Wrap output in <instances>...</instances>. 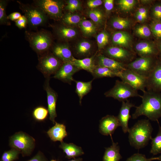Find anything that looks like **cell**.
<instances>
[{
	"label": "cell",
	"mask_w": 161,
	"mask_h": 161,
	"mask_svg": "<svg viewBox=\"0 0 161 161\" xmlns=\"http://www.w3.org/2000/svg\"><path fill=\"white\" fill-rule=\"evenodd\" d=\"M141 104L135 106V110L132 114V118L134 119L144 115L149 120L158 121L161 117V92L147 90L140 97Z\"/></svg>",
	"instance_id": "6da1fadb"
},
{
	"label": "cell",
	"mask_w": 161,
	"mask_h": 161,
	"mask_svg": "<svg viewBox=\"0 0 161 161\" xmlns=\"http://www.w3.org/2000/svg\"><path fill=\"white\" fill-rule=\"evenodd\" d=\"M153 130L149 119L138 121L128 131L130 145L137 149L145 147L152 138Z\"/></svg>",
	"instance_id": "7a4b0ae2"
},
{
	"label": "cell",
	"mask_w": 161,
	"mask_h": 161,
	"mask_svg": "<svg viewBox=\"0 0 161 161\" xmlns=\"http://www.w3.org/2000/svg\"><path fill=\"white\" fill-rule=\"evenodd\" d=\"M104 95L106 97H112L119 101L123 102L127 100L128 98L139 97L138 90L128 84L122 80H116L114 86L106 92Z\"/></svg>",
	"instance_id": "3957f363"
},
{
	"label": "cell",
	"mask_w": 161,
	"mask_h": 161,
	"mask_svg": "<svg viewBox=\"0 0 161 161\" xmlns=\"http://www.w3.org/2000/svg\"><path fill=\"white\" fill-rule=\"evenodd\" d=\"M158 57H140L126 64V67L147 78L155 66Z\"/></svg>",
	"instance_id": "277c9868"
},
{
	"label": "cell",
	"mask_w": 161,
	"mask_h": 161,
	"mask_svg": "<svg viewBox=\"0 0 161 161\" xmlns=\"http://www.w3.org/2000/svg\"><path fill=\"white\" fill-rule=\"evenodd\" d=\"M64 62L53 54L46 53L40 57L38 69L46 78H50L59 69Z\"/></svg>",
	"instance_id": "5b68a950"
},
{
	"label": "cell",
	"mask_w": 161,
	"mask_h": 161,
	"mask_svg": "<svg viewBox=\"0 0 161 161\" xmlns=\"http://www.w3.org/2000/svg\"><path fill=\"white\" fill-rule=\"evenodd\" d=\"M28 40L33 49L41 55L46 53L52 43L50 36L47 32H27Z\"/></svg>",
	"instance_id": "8992f818"
},
{
	"label": "cell",
	"mask_w": 161,
	"mask_h": 161,
	"mask_svg": "<svg viewBox=\"0 0 161 161\" xmlns=\"http://www.w3.org/2000/svg\"><path fill=\"white\" fill-rule=\"evenodd\" d=\"M10 145L21 152L23 156L29 155L33 148L34 140L22 132L16 133L10 140Z\"/></svg>",
	"instance_id": "52a82bcc"
},
{
	"label": "cell",
	"mask_w": 161,
	"mask_h": 161,
	"mask_svg": "<svg viewBox=\"0 0 161 161\" xmlns=\"http://www.w3.org/2000/svg\"><path fill=\"white\" fill-rule=\"evenodd\" d=\"M19 6L31 26L38 27L43 24L47 20V15L38 7L20 3Z\"/></svg>",
	"instance_id": "ba28073f"
},
{
	"label": "cell",
	"mask_w": 161,
	"mask_h": 161,
	"mask_svg": "<svg viewBox=\"0 0 161 161\" xmlns=\"http://www.w3.org/2000/svg\"><path fill=\"white\" fill-rule=\"evenodd\" d=\"M118 77L121 80L137 90L145 92L147 85V78L128 69L120 72Z\"/></svg>",
	"instance_id": "9c48e42d"
},
{
	"label": "cell",
	"mask_w": 161,
	"mask_h": 161,
	"mask_svg": "<svg viewBox=\"0 0 161 161\" xmlns=\"http://www.w3.org/2000/svg\"><path fill=\"white\" fill-rule=\"evenodd\" d=\"M35 2L37 7L46 15L56 18L61 17L63 4L61 2L54 0H38Z\"/></svg>",
	"instance_id": "30bf717a"
},
{
	"label": "cell",
	"mask_w": 161,
	"mask_h": 161,
	"mask_svg": "<svg viewBox=\"0 0 161 161\" xmlns=\"http://www.w3.org/2000/svg\"><path fill=\"white\" fill-rule=\"evenodd\" d=\"M106 56L126 64L132 61L134 55L122 47H110L105 51Z\"/></svg>",
	"instance_id": "8fae6325"
},
{
	"label": "cell",
	"mask_w": 161,
	"mask_h": 161,
	"mask_svg": "<svg viewBox=\"0 0 161 161\" xmlns=\"http://www.w3.org/2000/svg\"><path fill=\"white\" fill-rule=\"evenodd\" d=\"M147 90L161 92V58L158 57L156 64L147 78Z\"/></svg>",
	"instance_id": "7c38bea8"
},
{
	"label": "cell",
	"mask_w": 161,
	"mask_h": 161,
	"mask_svg": "<svg viewBox=\"0 0 161 161\" xmlns=\"http://www.w3.org/2000/svg\"><path fill=\"white\" fill-rule=\"evenodd\" d=\"M80 70L70 61L64 62L53 78L71 85L75 80L73 77V75Z\"/></svg>",
	"instance_id": "4fadbf2b"
},
{
	"label": "cell",
	"mask_w": 161,
	"mask_h": 161,
	"mask_svg": "<svg viewBox=\"0 0 161 161\" xmlns=\"http://www.w3.org/2000/svg\"><path fill=\"white\" fill-rule=\"evenodd\" d=\"M50 78H46L44 85V88L47 94L48 110L50 120L53 123L55 122V118L57 117L56 107L58 94L49 85Z\"/></svg>",
	"instance_id": "5bb4252c"
},
{
	"label": "cell",
	"mask_w": 161,
	"mask_h": 161,
	"mask_svg": "<svg viewBox=\"0 0 161 161\" xmlns=\"http://www.w3.org/2000/svg\"><path fill=\"white\" fill-rule=\"evenodd\" d=\"M120 126L117 117L107 115L102 117L100 121L99 131L102 135H112L117 128Z\"/></svg>",
	"instance_id": "9a60e30c"
},
{
	"label": "cell",
	"mask_w": 161,
	"mask_h": 161,
	"mask_svg": "<svg viewBox=\"0 0 161 161\" xmlns=\"http://www.w3.org/2000/svg\"><path fill=\"white\" fill-rule=\"evenodd\" d=\"M134 49L140 57H158V52L155 41H140L136 44Z\"/></svg>",
	"instance_id": "2e32d148"
},
{
	"label": "cell",
	"mask_w": 161,
	"mask_h": 161,
	"mask_svg": "<svg viewBox=\"0 0 161 161\" xmlns=\"http://www.w3.org/2000/svg\"><path fill=\"white\" fill-rule=\"evenodd\" d=\"M122 102L121 106L117 117L123 132L126 133L128 132L129 129L128 122L131 117L130 115V110L131 108L135 106L128 100Z\"/></svg>",
	"instance_id": "e0dca14e"
},
{
	"label": "cell",
	"mask_w": 161,
	"mask_h": 161,
	"mask_svg": "<svg viewBox=\"0 0 161 161\" xmlns=\"http://www.w3.org/2000/svg\"><path fill=\"white\" fill-rule=\"evenodd\" d=\"M96 66L106 67L115 71L120 72L126 69V64L100 54L95 58Z\"/></svg>",
	"instance_id": "ac0fdd59"
},
{
	"label": "cell",
	"mask_w": 161,
	"mask_h": 161,
	"mask_svg": "<svg viewBox=\"0 0 161 161\" xmlns=\"http://www.w3.org/2000/svg\"><path fill=\"white\" fill-rule=\"evenodd\" d=\"M95 56L94 55L82 59H77L74 57L70 61L79 69L85 70L92 74L96 66Z\"/></svg>",
	"instance_id": "d6986e66"
},
{
	"label": "cell",
	"mask_w": 161,
	"mask_h": 161,
	"mask_svg": "<svg viewBox=\"0 0 161 161\" xmlns=\"http://www.w3.org/2000/svg\"><path fill=\"white\" fill-rule=\"evenodd\" d=\"M55 123V125L49 129L47 134L52 141L61 142L67 135L66 126L63 124Z\"/></svg>",
	"instance_id": "ffe728a7"
},
{
	"label": "cell",
	"mask_w": 161,
	"mask_h": 161,
	"mask_svg": "<svg viewBox=\"0 0 161 161\" xmlns=\"http://www.w3.org/2000/svg\"><path fill=\"white\" fill-rule=\"evenodd\" d=\"M132 41L131 35L127 32L119 31L114 32L112 36V41L115 45L128 48Z\"/></svg>",
	"instance_id": "44dd1931"
},
{
	"label": "cell",
	"mask_w": 161,
	"mask_h": 161,
	"mask_svg": "<svg viewBox=\"0 0 161 161\" xmlns=\"http://www.w3.org/2000/svg\"><path fill=\"white\" fill-rule=\"evenodd\" d=\"M60 147L63 149L66 154V157L69 159L75 158L84 154L81 147L73 143H67L63 141L61 142Z\"/></svg>",
	"instance_id": "7402d4cb"
},
{
	"label": "cell",
	"mask_w": 161,
	"mask_h": 161,
	"mask_svg": "<svg viewBox=\"0 0 161 161\" xmlns=\"http://www.w3.org/2000/svg\"><path fill=\"white\" fill-rule=\"evenodd\" d=\"M52 51L53 54L64 63L70 61L74 57L70 49L65 45L56 46Z\"/></svg>",
	"instance_id": "603a6c76"
},
{
	"label": "cell",
	"mask_w": 161,
	"mask_h": 161,
	"mask_svg": "<svg viewBox=\"0 0 161 161\" xmlns=\"http://www.w3.org/2000/svg\"><path fill=\"white\" fill-rule=\"evenodd\" d=\"M112 144L110 147L105 148L103 161H119L122 158L118 143L113 142L112 140Z\"/></svg>",
	"instance_id": "cb8c5ba5"
},
{
	"label": "cell",
	"mask_w": 161,
	"mask_h": 161,
	"mask_svg": "<svg viewBox=\"0 0 161 161\" xmlns=\"http://www.w3.org/2000/svg\"><path fill=\"white\" fill-rule=\"evenodd\" d=\"M88 82H83L75 80L76 83L75 92L79 98V102L81 104V101L83 97L89 93L92 88L93 80Z\"/></svg>",
	"instance_id": "d4e9b609"
},
{
	"label": "cell",
	"mask_w": 161,
	"mask_h": 161,
	"mask_svg": "<svg viewBox=\"0 0 161 161\" xmlns=\"http://www.w3.org/2000/svg\"><path fill=\"white\" fill-rule=\"evenodd\" d=\"M119 72L106 67L96 66L91 74L95 79L103 77H118Z\"/></svg>",
	"instance_id": "484cf974"
},
{
	"label": "cell",
	"mask_w": 161,
	"mask_h": 161,
	"mask_svg": "<svg viewBox=\"0 0 161 161\" xmlns=\"http://www.w3.org/2000/svg\"><path fill=\"white\" fill-rule=\"evenodd\" d=\"M151 153L156 155L161 153V127L159 125V129L156 136L151 139Z\"/></svg>",
	"instance_id": "4316f807"
},
{
	"label": "cell",
	"mask_w": 161,
	"mask_h": 161,
	"mask_svg": "<svg viewBox=\"0 0 161 161\" xmlns=\"http://www.w3.org/2000/svg\"><path fill=\"white\" fill-rule=\"evenodd\" d=\"M131 22L127 18L120 17L114 18L111 21L113 27L118 30H123L129 28L130 26Z\"/></svg>",
	"instance_id": "83f0119b"
},
{
	"label": "cell",
	"mask_w": 161,
	"mask_h": 161,
	"mask_svg": "<svg viewBox=\"0 0 161 161\" xmlns=\"http://www.w3.org/2000/svg\"><path fill=\"white\" fill-rule=\"evenodd\" d=\"M79 26L85 35H90L95 33L96 27L92 22L89 20L81 21Z\"/></svg>",
	"instance_id": "f1b7e54d"
},
{
	"label": "cell",
	"mask_w": 161,
	"mask_h": 161,
	"mask_svg": "<svg viewBox=\"0 0 161 161\" xmlns=\"http://www.w3.org/2000/svg\"><path fill=\"white\" fill-rule=\"evenodd\" d=\"M134 32L137 36L142 38H148L152 35L150 27L145 24L137 26L134 28Z\"/></svg>",
	"instance_id": "f546056e"
},
{
	"label": "cell",
	"mask_w": 161,
	"mask_h": 161,
	"mask_svg": "<svg viewBox=\"0 0 161 161\" xmlns=\"http://www.w3.org/2000/svg\"><path fill=\"white\" fill-rule=\"evenodd\" d=\"M150 14L152 20L161 21V1L155 3L152 5Z\"/></svg>",
	"instance_id": "4dcf8cb0"
},
{
	"label": "cell",
	"mask_w": 161,
	"mask_h": 161,
	"mask_svg": "<svg viewBox=\"0 0 161 161\" xmlns=\"http://www.w3.org/2000/svg\"><path fill=\"white\" fill-rule=\"evenodd\" d=\"M49 113L48 109L43 106H38L33 110L32 115L34 118L38 121H42L46 119Z\"/></svg>",
	"instance_id": "1f68e13d"
},
{
	"label": "cell",
	"mask_w": 161,
	"mask_h": 161,
	"mask_svg": "<svg viewBox=\"0 0 161 161\" xmlns=\"http://www.w3.org/2000/svg\"><path fill=\"white\" fill-rule=\"evenodd\" d=\"M149 27L155 40L161 39V21L152 20Z\"/></svg>",
	"instance_id": "d6a6232c"
},
{
	"label": "cell",
	"mask_w": 161,
	"mask_h": 161,
	"mask_svg": "<svg viewBox=\"0 0 161 161\" xmlns=\"http://www.w3.org/2000/svg\"><path fill=\"white\" fill-rule=\"evenodd\" d=\"M137 2L135 0H120L117 4L120 9L125 12H128L134 7Z\"/></svg>",
	"instance_id": "836d02e7"
},
{
	"label": "cell",
	"mask_w": 161,
	"mask_h": 161,
	"mask_svg": "<svg viewBox=\"0 0 161 161\" xmlns=\"http://www.w3.org/2000/svg\"><path fill=\"white\" fill-rule=\"evenodd\" d=\"M58 35L62 38L65 39L72 38L76 36V31L74 29L68 27H62L58 30Z\"/></svg>",
	"instance_id": "e575fe53"
},
{
	"label": "cell",
	"mask_w": 161,
	"mask_h": 161,
	"mask_svg": "<svg viewBox=\"0 0 161 161\" xmlns=\"http://www.w3.org/2000/svg\"><path fill=\"white\" fill-rule=\"evenodd\" d=\"M20 152L16 149H13L4 152L2 154L1 161H14L17 159Z\"/></svg>",
	"instance_id": "d590c367"
},
{
	"label": "cell",
	"mask_w": 161,
	"mask_h": 161,
	"mask_svg": "<svg viewBox=\"0 0 161 161\" xmlns=\"http://www.w3.org/2000/svg\"><path fill=\"white\" fill-rule=\"evenodd\" d=\"M7 1L1 0L0 1V24L10 25V23L6 13V7Z\"/></svg>",
	"instance_id": "8d00e7d4"
},
{
	"label": "cell",
	"mask_w": 161,
	"mask_h": 161,
	"mask_svg": "<svg viewBox=\"0 0 161 161\" xmlns=\"http://www.w3.org/2000/svg\"><path fill=\"white\" fill-rule=\"evenodd\" d=\"M91 48V44L86 41H83L79 43L77 47V52L81 55H88Z\"/></svg>",
	"instance_id": "74e56055"
},
{
	"label": "cell",
	"mask_w": 161,
	"mask_h": 161,
	"mask_svg": "<svg viewBox=\"0 0 161 161\" xmlns=\"http://www.w3.org/2000/svg\"><path fill=\"white\" fill-rule=\"evenodd\" d=\"M109 36L108 33L103 31L97 36L96 40L99 50L103 48L108 43Z\"/></svg>",
	"instance_id": "f35d334b"
},
{
	"label": "cell",
	"mask_w": 161,
	"mask_h": 161,
	"mask_svg": "<svg viewBox=\"0 0 161 161\" xmlns=\"http://www.w3.org/2000/svg\"><path fill=\"white\" fill-rule=\"evenodd\" d=\"M81 18L78 15L68 13L63 18V22L68 25L75 24L81 21Z\"/></svg>",
	"instance_id": "ab89813d"
},
{
	"label": "cell",
	"mask_w": 161,
	"mask_h": 161,
	"mask_svg": "<svg viewBox=\"0 0 161 161\" xmlns=\"http://www.w3.org/2000/svg\"><path fill=\"white\" fill-rule=\"evenodd\" d=\"M88 16L94 22L99 24L103 21V16L102 12L97 10H93L90 11L88 13Z\"/></svg>",
	"instance_id": "60d3db41"
},
{
	"label": "cell",
	"mask_w": 161,
	"mask_h": 161,
	"mask_svg": "<svg viewBox=\"0 0 161 161\" xmlns=\"http://www.w3.org/2000/svg\"><path fill=\"white\" fill-rule=\"evenodd\" d=\"M157 159V157L147 158L144 154L136 153L128 158L126 161H152Z\"/></svg>",
	"instance_id": "b9f144b4"
},
{
	"label": "cell",
	"mask_w": 161,
	"mask_h": 161,
	"mask_svg": "<svg viewBox=\"0 0 161 161\" xmlns=\"http://www.w3.org/2000/svg\"><path fill=\"white\" fill-rule=\"evenodd\" d=\"M80 3L77 0H69L67 1L66 9L71 12L77 10L80 6Z\"/></svg>",
	"instance_id": "7bdbcfd3"
},
{
	"label": "cell",
	"mask_w": 161,
	"mask_h": 161,
	"mask_svg": "<svg viewBox=\"0 0 161 161\" xmlns=\"http://www.w3.org/2000/svg\"><path fill=\"white\" fill-rule=\"evenodd\" d=\"M16 25L20 29L25 27L28 23L27 20L25 16H21L17 20L15 21Z\"/></svg>",
	"instance_id": "ee69618b"
},
{
	"label": "cell",
	"mask_w": 161,
	"mask_h": 161,
	"mask_svg": "<svg viewBox=\"0 0 161 161\" xmlns=\"http://www.w3.org/2000/svg\"><path fill=\"white\" fill-rule=\"evenodd\" d=\"M102 4L101 0H90L87 3V6L90 8H94Z\"/></svg>",
	"instance_id": "f6af8a7d"
},
{
	"label": "cell",
	"mask_w": 161,
	"mask_h": 161,
	"mask_svg": "<svg viewBox=\"0 0 161 161\" xmlns=\"http://www.w3.org/2000/svg\"><path fill=\"white\" fill-rule=\"evenodd\" d=\"M114 2L113 0H105L104 1V6L106 11H109L112 9Z\"/></svg>",
	"instance_id": "bcb514c9"
},
{
	"label": "cell",
	"mask_w": 161,
	"mask_h": 161,
	"mask_svg": "<svg viewBox=\"0 0 161 161\" xmlns=\"http://www.w3.org/2000/svg\"><path fill=\"white\" fill-rule=\"evenodd\" d=\"M21 15L20 13L18 12H15L10 13L7 16V18L9 20L12 21H16L18 19Z\"/></svg>",
	"instance_id": "7dc6e473"
},
{
	"label": "cell",
	"mask_w": 161,
	"mask_h": 161,
	"mask_svg": "<svg viewBox=\"0 0 161 161\" xmlns=\"http://www.w3.org/2000/svg\"><path fill=\"white\" fill-rule=\"evenodd\" d=\"M28 161H47L42 154L39 153Z\"/></svg>",
	"instance_id": "c3c4849f"
},
{
	"label": "cell",
	"mask_w": 161,
	"mask_h": 161,
	"mask_svg": "<svg viewBox=\"0 0 161 161\" xmlns=\"http://www.w3.org/2000/svg\"><path fill=\"white\" fill-rule=\"evenodd\" d=\"M136 13H139L142 16L145 18L146 19L148 16V10L145 7H141L139 8Z\"/></svg>",
	"instance_id": "681fc988"
},
{
	"label": "cell",
	"mask_w": 161,
	"mask_h": 161,
	"mask_svg": "<svg viewBox=\"0 0 161 161\" xmlns=\"http://www.w3.org/2000/svg\"><path fill=\"white\" fill-rule=\"evenodd\" d=\"M155 41L158 51V57L161 58V39L155 40Z\"/></svg>",
	"instance_id": "f907efd6"
},
{
	"label": "cell",
	"mask_w": 161,
	"mask_h": 161,
	"mask_svg": "<svg viewBox=\"0 0 161 161\" xmlns=\"http://www.w3.org/2000/svg\"><path fill=\"white\" fill-rule=\"evenodd\" d=\"M135 17L136 20L140 22H143L146 20L143 16L136 12L135 14Z\"/></svg>",
	"instance_id": "816d5d0a"
},
{
	"label": "cell",
	"mask_w": 161,
	"mask_h": 161,
	"mask_svg": "<svg viewBox=\"0 0 161 161\" xmlns=\"http://www.w3.org/2000/svg\"><path fill=\"white\" fill-rule=\"evenodd\" d=\"M83 159L81 158H75L69 161H82Z\"/></svg>",
	"instance_id": "f5cc1de1"
},
{
	"label": "cell",
	"mask_w": 161,
	"mask_h": 161,
	"mask_svg": "<svg viewBox=\"0 0 161 161\" xmlns=\"http://www.w3.org/2000/svg\"><path fill=\"white\" fill-rule=\"evenodd\" d=\"M157 160H159L160 161H161V155L159 156L158 157H157Z\"/></svg>",
	"instance_id": "db71d44e"
},
{
	"label": "cell",
	"mask_w": 161,
	"mask_h": 161,
	"mask_svg": "<svg viewBox=\"0 0 161 161\" xmlns=\"http://www.w3.org/2000/svg\"><path fill=\"white\" fill-rule=\"evenodd\" d=\"M50 161H57L54 160H51Z\"/></svg>",
	"instance_id": "11a10c76"
}]
</instances>
